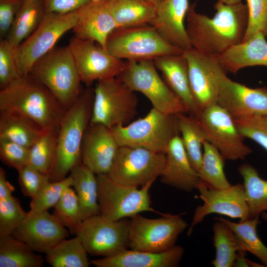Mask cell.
<instances>
[{
    "label": "cell",
    "mask_w": 267,
    "mask_h": 267,
    "mask_svg": "<svg viewBox=\"0 0 267 267\" xmlns=\"http://www.w3.org/2000/svg\"><path fill=\"white\" fill-rule=\"evenodd\" d=\"M126 62L125 68L116 77L132 90L144 95L152 107L168 114L189 113L186 105L159 76L153 60Z\"/></svg>",
    "instance_id": "52a82bcc"
},
{
    "label": "cell",
    "mask_w": 267,
    "mask_h": 267,
    "mask_svg": "<svg viewBox=\"0 0 267 267\" xmlns=\"http://www.w3.org/2000/svg\"><path fill=\"white\" fill-rule=\"evenodd\" d=\"M12 236H0V267H41L44 259Z\"/></svg>",
    "instance_id": "1f68e13d"
},
{
    "label": "cell",
    "mask_w": 267,
    "mask_h": 267,
    "mask_svg": "<svg viewBox=\"0 0 267 267\" xmlns=\"http://www.w3.org/2000/svg\"><path fill=\"white\" fill-rule=\"evenodd\" d=\"M197 118L205 130L207 140L220 151L224 160H243L252 150L244 143L233 118L222 107L213 104Z\"/></svg>",
    "instance_id": "9a60e30c"
},
{
    "label": "cell",
    "mask_w": 267,
    "mask_h": 267,
    "mask_svg": "<svg viewBox=\"0 0 267 267\" xmlns=\"http://www.w3.org/2000/svg\"><path fill=\"white\" fill-rule=\"evenodd\" d=\"M190 5L186 16V30L192 47L203 53L219 57L243 41L248 23L246 4H226L218 1L214 17L196 12Z\"/></svg>",
    "instance_id": "6da1fadb"
},
{
    "label": "cell",
    "mask_w": 267,
    "mask_h": 267,
    "mask_svg": "<svg viewBox=\"0 0 267 267\" xmlns=\"http://www.w3.org/2000/svg\"><path fill=\"white\" fill-rule=\"evenodd\" d=\"M165 154V166L160 176L161 182L187 192L196 188L200 181L198 174L189 162L179 135L171 140Z\"/></svg>",
    "instance_id": "cb8c5ba5"
},
{
    "label": "cell",
    "mask_w": 267,
    "mask_h": 267,
    "mask_svg": "<svg viewBox=\"0 0 267 267\" xmlns=\"http://www.w3.org/2000/svg\"><path fill=\"white\" fill-rule=\"evenodd\" d=\"M13 186L7 180L6 173L0 168V200L7 198L12 195L14 191Z\"/></svg>",
    "instance_id": "681fc988"
},
{
    "label": "cell",
    "mask_w": 267,
    "mask_h": 267,
    "mask_svg": "<svg viewBox=\"0 0 267 267\" xmlns=\"http://www.w3.org/2000/svg\"><path fill=\"white\" fill-rule=\"evenodd\" d=\"M119 147L111 128L89 123L82 143V163L96 175L107 174Z\"/></svg>",
    "instance_id": "ffe728a7"
},
{
    "label": "cell",
    "mask_w": 267,
    "mask_h": 267,
    "mask_svg": "<svg viewBox=\"0 0 267 267\" xmlns=\"http://www.w3.org/2000/svg\"><path fill=\"white\" fill-rule=\"evenodd\" d=\"M72 186L69 176L58 181H49L32 198L28 215L31 216L54 207L67 188Z\"/></svg>",
    "instance_id": "ab89813d"
},
{
    "label": "cell",
    "mask_w": 267,
    "mask_h": 267,
    "mask_svg": "<svg viewBox=\"0 0 267 267\" xmlns=\"http://www.w3.org/2000/svg\"><path fill=\"white\" fill-rule=\"evenodd\" d=\"M77 19V10L65 14L45 13L37 28L15 49L21 76L28 75L34 64L53 48L63 34L72 30Z\"/></svg>",
    "instance_id": "8fae6325"
},
{
    "label": "cell",
    "mask_w": 267,
    "mask_h": 267,
    "mask_svg": "<svg viewBox=\"0 0 267 267\" xmlns=\"http://www.w3.org/2000/svg\"><path fill=\"white\" fill-rule=\"evenodd\" d=\"M203 155L201 168L198 172L200 180L214 189L229 187L231 184L225 175L224 158L220 151L208 140L203 144Z\"/></svg>",
    "instance_id": "d590c367"
},
{
    "label": "cell",
    "mask_w": 267,
    "mask_h": 267,
    "mask_svg": "<svg viewBox=\"0 0 267 267\" xmlns=\"http://www.w3.org/2000/svg\"><path fill=\"white\" fill-rule=\"evenodd\" d=\"M105 49L119 59L136 61L183 52L167 43L149 24L116 28L107 37Z\"/></svg>",
    "instance_id": "8992f818"
},
{
    "label": "cell",
    "mask_w": 267,
    "mask_h": 267,
    "mask_svg": "<svg viewBox=\"0 0 267 267\" xmlns=\"http://www.w3.org/2000/svg\"><path fill=\"white\" fill-rule=\"evenodd\" d=\"M213 241L216 256L212 264L215 267L233 266L240 248L234 232L225 223L216 220L213 226Z\"/></svg>",
    "instance_id": "8d00e7d4"
},
{
    "label": "cell",
    "mask_w": 267,
    "mask_h": 267,
    "mask_svg": "<svg viewBox=\"0 0 267 267\" xmlns=\"http://www.w3.org/2000/svg\"><path fill=\"white\" fill-rule=\"evenodd\" d=\"M238 171L243 179L250 218L267 212V180L262 179L256 169L247 163L241 165Z\"/></svg>",
    "instance_id": "836d02e7"
},
{
    "label": "cell",
    "mask_w": 267,
    "mask_h": 267,
    "mask_svg": "<svg viewBox=\"0 0 267 267\" xmlns=\"http://www.w3.org/2000/svg\"><path fill=\"white\" fill-rule=\"evenodd\" d=\"M196 188L203 204L198 206L195 210L187 232L188 236L190 235L195 225L211 214L239 219L240 222L251 219L243 184L237 183L226 188L214 189L200 180Z\"/></svg>",
    "instance_id": "e0dca14e"
},
{
    "label": "cell",
    "mask_w": 267,
    "mask_h": 267,
    "mask_svg": "<svg viewBox=\"0 0 267 267\" xmlns=\"http://www.w3.org/2000/svg\"><path fill=\"white\" fill-rule=\"evenodd\" d=\"M29 149L17 143L0 137V158L8 167L18 171L28 164Z\"/></svg>",
    "instance_id": "bcb514c9"
},
{
    "label": "cell",
    "mask_w": 267,
    "mask_h": 267,
    "mask_svg": "<svg viewBox=\"0 0 267 267\" xmlns=\"http://www.w3.org/2000/svg\"><path fill=\"white\" fill-rule=\"evenodd\" d=\"M91 0L92 1H94V2H105V1H107L109 0Z\"/></svg>",
    "instance_id": "db71d44e"
},
{
    "label": "cell",
    "mask_w": 267,
    "mask_h": 267,
    "mask_svg": "<svg viewBox=\"0 0 267 267\" xmlns=\"http://www.w3.org/2000/svg\"><path fill=\"white\" fill-rule=\"evenodd\" d=\"M66 110L45 86L29 74L0 91V111L18 113L45 130L58 128Z\"/></svg>",
    "instance_id": "7a4b0ae2"
},
{
    "label": "cell",
    "mask_w": 267,
    "mask_h": 267,
    "mask_svg": "<svg viewBox=\"0 0 267 267\" xmlns=\"http://www.w3.org/2000/svg\"><path fill=\"white\" fill-rule=\"evenodd\" d=\"M53 208L55 219L70 233L76 235L83 220L75 191L71 187L67 188Z\"/></svg>",
    "instance_id": "f35d334b"
},
{
    "label": "cell",
    "mask_w": 267,
    "mask_h": 267,
    "mask_svg": "<svg viewBox=\"0 0 267 267\" xmlns=\"http://www.w3.org/2000/svg\"><path fill=\"white\" fill-rule=\"evenodd\" d=\"M218 57L225 71L233 74L247 67L267 66L266 37L258 33L247 41L232 46Z\"/></svg>",
    "instance_id": "484cf974"
},
{
    "label": "cell",
    "mask_w": 267,
    "mask_h": 267,
    "mask_svg": "<svg viewBox=\"0 0 267 267\" xmlns=\"http://www.w3.org/2000/svg\"><path fill=\"white\" fill-rule=\"evenodd\" d=\"M189 6L188 0H163L149 24L167 43L183 51L192 48L184 24Z\"/></svg>",
    "instance_id": "44dd1931"
},
{
    "label": "cell",
    "mask_w": 267,
    "mask_h": 267,
    "mask_svg": "<svg viewBox=\"0 0 267 267\" xmlns=\"http://www.w3.org/2000/svg\"><path fill=\"white\" fill-rule=\"evenodd\" d=\"M99 215L103 218L118 221L142 212L159 213L151 207L149 189L155 180H152L140 189L125 185L112 180L107 174L96 175Z\"/></svg>",
    "instance_id": "9c48e42d"
},
{
    "label": "cell",
    "mask_w": 267,
    "mask_h": 267,
    "mask_svg": "<svg viewBox=\"0 0 267 267\" xmlns=\"http://www.w3.org/2000/svg\"><path fill=\"white\" fill-rule=\"evenodd\" d=\"M248 18L242 42L258 33L267 37V0H246Z\"/></svg>",
    "instance_id": "7bdbcfd3"
},
{
    "label": "cell",
    "mask_w": 267,
    "mask_h": 267,
    "mask_svg": "<svg viewBox=\"0 0 267 267\" xmlns=\"http://www.w3.org/2000/svg\"><path fill=\"white\" fill-rule=\"evenodd\" d=\"M129 230L130 221H111L99 214L83 220L76 235L89 254L104 258L128 249Z\"/></svg>",
    "instance_id": "4fadbf2b"
},
{
    "label": "cell",
    "mask_w": 267,
    "mask_h": 267,
    "mask_svg": "<svg viewBox=\"0 0 267 267\" xmlns=\"http://www.w3.org/2000/svg\"><path fill=\"white\" fill-rule=\"evenodd\" d=\"M24 0H0V36L6 38Z\"/></svg>",
    "instance_id": "7dc6e473"
},
{
    "label": "cell",
    "mask_w": 267,
    "mask_h": 267,
    "mask_svg": "<svg viewBox=\"0 0 267 267\" xmlns=\"http://www.w3.org/2000/svg\"><path fill=\"white\" fill-rule=\"evenodd\" d=\"M69 234V231L47 210L28 215L11 235L26 244L35 252L45 254Z\"/></svg>",
    "instance_id": "ac0fdd59"
},
{
    "label": "cell",
    "mask_w": 267,
    "mask_h": 267,
    "mask_svg": "<svg viewBox=\"0 0 267 267\" xmlns=\"http://www.w3.org/2000/svg\"><path fill=\"white\" fill-rule=\"evenodd\" d=\"M107 2L117 28L149 24L156 8V5L146 0H109Z\"/></svg>",
    "instance_id": "f1b7e54d"
},
{
    "label": "cell",
    "mask_w": 267,
    "mask_h": 267,
    "mask_svg": "<svg viewBox=\"0 0 267 267\" xmlns=\"http://www.w3.org/2000/svg\"><path fill=\"white\" fill-rule=\"evenodd\" d=\"M188 67L191 94L199 113L217 103L220 86L226 77L218 57L193 48L183 51Z\"/></svg>",
    "instance_id": "5bb4252c"
},
{
    "label": "cell",
    "mask_w": 267,
    "mask_h": 267,
    "mask_svg": "<svg viewBox=\"0 0 267 267\" xmlns=\"http://www.w3.org/2000/svg\"><path fill=\"white\" fill-rule=\"evenodd\" d=\"M217 104L233 119L255 114L267 115V87L248 88L226 76L221 82Z\"/></svg>",
    "instance_id": "d6986e66"
},
{
    "label": "cell",
    "mask_w": 267,
    "mask_h": 267,
    "mask_svg": "<svg viewBox=\"0 0 267 267\" xmlns=\"http://www.w3.org/2000/svg\"><path fill=\"white\" fill-rule=\"evenodd\" d=\"M241 134L258 143L267 151V115L255 114L233 119Z\"/></svg>",
    "instance_id": "b9f144b4"
},
{
    "label": "cell",
    "mask_w": 267,
    "mask_h": 267,
    "mask_svg": "<svg viewBox=\"0 0 267 267\" xmlns=\"http://www.w3.org/2000/svg\"><path fill=\"white\" fill-rule=\"evenodd\" d=\"M259 216L236 223L222 217L216 218L229 226L235 233L240 251L249 252L258 258L267 267V247L259 237L257 227Z\"/></svg>",
    "instance_id": "e575fe53"
},
{
    "label": "cell",
    "mask_w": 267,
    "mask_h": 267,
    "mask_svg": "<svg viewBox=\"0 0 267 267\" xmlns=\"http://www.w3.org/2000/svg\"><path fill=\"white\" fill-rule=\"evenodd\" d=\"M45 129L18 113L0 111V137L30 148Z\"/></svg>",
    "instance_id": "83f0119b"
},
{
    "label": "cell",
    "mask_w": 267,
    "mask_h": 267,
    "mask_svg": "<svg viewBox=\"0 0 267 267\" xmlns=\"http://www.w3.org/2000/svg\"><path fill=\"white\" fill-rule=\"evenodd\" d=\"M153 61L166 84L186 105L189 114L197 118L200 113L191 94L188 63L183 53L163 55Z\"/></svg>",
    "instance_id": "d4e9b609"
},
{
    "label": "cell",
    "mask_w": 267,
    "mask_h": 267,
    "mask_svg": "<svg viewBox=\"0 0 267 267\" xmlns=\"http://www.w3.org/2000/svg\"><path fill=\"white\" fill-rule=\"evenodd\" d=\"M181 215L164 214L162 218L153 219L140 214L133 216L130 220L129 247L156 253L173 248L188 226Z\"/></svg>",
    "instance_id": "30bf717a"
},
{
    "label": "cell",
    "mask_w": 267,
    "mask_h": 267,
    "mask_svg": "<svg viewBox=\"0 0 267 267\" xmlns=\"http://www.w3.org/2000/svg\"><path fill=\"white\" fill-rule=\"evenodd\" d=\"M111 129L119 146L164 153L171 140L180 134L176 114H165L153 107L143 118Z\"/></svg>",
    "instance_id": "5b68a950"
},
{
    "label": "cell",
    "mask_w": 267,
    "mask_h": 267,
    "mask_svg": "<svg viewBox=\"0 0 267 267\" xmlns=\"http://www.w3.org/2000/svg\"><path fill=\"white\" fill-rule=\"evenodd\" d=\"M77 11L74 36L96 42L105 48L107 37L117 28L107 2L91 1Z\"/></svg>",
    "instance_id": "7402d4cb"
},
{
    "label": "cell",
    "mask_w": 267,
    "mask_h": 267,
    "mask_svg": "<svg viewBox=\"0 0 267 267\" xmlns=\"http://www.w3.org/2000/svg\"><path fill=\"white\" fill-rule=\"evenodd\" d=\"M88 252L77 235L64 239L45 253L46 262L53 267H88L90 264Z\"/></svg>",
    "instance_id": "d6a6232c"
},
{
    "label": "cell",
    "mask_w": 267,
    "mask_h": 267,
    "mask_svg": "<svg viewBox=\"0 0 267 267\" xmlns=\"http://www.w3.org/2000/svg\"><path fill=\"white\" fill-rule=\"evenodd\" d=\"M59 127L45 130L29 148L28 164L49 177L55 157Z\"/></svg>",
    "instance_id": "74e56055"
},
{
    "label": "cell",
    "mask_w": 267,
    "mask_h": 267,
    "mask_svg": "<svg viewBox=\"0 0 267 267\" xmlns=\"http://www.w3.org/2000/svg\"><path fill=\"white\" fill-rule=\"evenodd\" d=\"M70 172L71 186L75 189L83 220L99 215L96 175L83 163L74 167Z\"/></svg>",
    "instance_id": "4316f807"
},
{
    "label": "cell",
    "mask_w": 267,
    "mask_h": 267,
    "mask_svg": "<svg viewBox=\"0 0 267 267\" xmlns=\"http://www.w3.org/2000/svg\"><path fill=\"white\" fill-rule=\"evenodd\" d=\"M18 199L11 196L0 200V236L10 235L27 218Z\"/></svg>",
    "instance_id": "60d3db41"
},
{
    "label": "cell",
    "mask_w": 267,
    "mask_h": 267,
    "mask_svg": "<svg viewBox=\"0 0 267 267\" xmlns=\"http://www.w3.org/2000/svg\"><path fill=\"white\" fill-rule=\"evenodd\" d=\"M16 47L6 39H1L0 42V88L6 87L20 75L15 57Z\"/></svg>",
    "instance_id": "ee69618b"
},
{
    "label": "cell",
    "mask_w": 267,
    "mask_h": 267,
    "mask_svg": "<svg viewBox=\"0 0 267 267\" xmlns=\"http://www.w3.org/2000/svg\"><path fill=\"white\" fill-rule=\"evenodd\" d=\"M183 145L193 168L198 173L201 166L203 142L207 134L199 119L186 113L176 114Z\"/></svg>",
    "instance_id": "f546056e"
},
{
    "label": "cell",
    "mask_w": 267,
    "mask_h": 267,
    "mask_svg": "<svg viewBox=\"0 0 267 267\" xmlns=\"http://www.w3.org/2000/svg\"><path fill=\"white\" fill-rule=\"evenodd\" d=\"M45 13L43 0H24L6 38L17 47L37 28Z\"/></svg>",
    "instance_id": "4dcf8cb0"
},
{
    "label": "cell",
    "mask_w": 267,
    "mask_h": 267,
    "mask_svg": "<svg viewBox=\"0 0 267 267\" xmlns=\"http://www.w3.org/2000/svg\"><path fill=\"white\" fill-rule=\"evenodd\" d=\"M146 0L153 3L154 4L157 6L163 0Z\"/></svg>",
    "instance_id": "816d5d0a"
},
{
    "label": "cell",
    "mask_w": 267,
    "mask_h": 267,
    "mask_svg": "<svg viewBox=\"0 0 267 267\" xmlns=\"http://www.w3.org/2000/svg\"><path fill=\"white\" fill-rule=\"evenodd\" d=\"M94 92L90 123L110 128L126 126L137 114L138 100L134 91L117 77L98 81Z\"/></svg>",
    "instance_id": "ba28073f"
},
{
    "label": "cell",
    "mask_w": 267,
    "mask_h": 267,
    "mask_svg": "<svg viewBox=\"0 0 267 267\" xmlns=\"http://www.w3.org/2000/svg\"><path fill=\"white\" fill-rule=\"evenodd\" d=\"M166 154L145 148L120 146L107 175L120 184L138 187L160 177Z\"/></svg>",
    "instance_id": "7c38bea8"
},
{
    "label": "cell",
    "mask_w": 267,
    "mask_h": 267,
    "mask_svg": "<svg viewBox=\"0 0 267 267\" xmlns=\"http://www.w3.org/2000/svg\"><path fill=\"white\" fill-rule=\"evenodd\" d=\"M81 82L88 87L95 81L116 77L126 61L119 59L94 42L72 37L68 44Z\"/></svg>",
    "instance_id": "2e32d148"
},
{
    "label": "cell",
    "mask_w": 267,
    "mask_h": 267,
    "mask_svg": "<svg viewBox=\"0 0 267 267\" xmlns=\"http://www.w3.org/2000/svg\"><path fill=\"white\" fill-rule=\"evenodd\" d=\"M226 4H235L242 2V0H218Z\"/></svg>",
    "instance_id": "f907efd6"
},
{
    "label": "cell",
    "mask_w": 267,
    "mask_h": 267,
    "mask_svg": "<svg viewBox=\"0 0 267 267\" xmlns=\"http://www.w3.org/2000/svg\"><path fill=\"white\" fill-rule=\"evenodd\" d=\"M29 75L45 86L66 110L82 91L81 78L68 45L54 46L34 64Z\"/></svg>",
    "instance_id": "277c9868"
},
{
    "label": "cell",
    "mask_w": 267,
    "mask_h": 267,
    "mask_svg": "<svg viewBox=\"0 0 267 267\" xmlns=\"http://www.w3.org/2000/svg\"><path fill=\"white\" fill-rule=\"evenodd\" d=\"M262 218L267 222V212H264L261 214Z\"/></svg>",
    "instance_id": "f5cc1de1"
},
{
    "label": "cell",
    "mask_w": 267,
    "mask_h": 267,
    "mask_svg": "<svg viewBox=\"0 0 267 267\" xmlns=\"http://www.w3.org/2000/svg\"><path fill=\"white\" fill-rule=\"evenodd\" d=\"M94 89L88 87L65 114L59 126L55 157L49 174L50 181L65 178L68 173L82 163L81 146L85 131L91 118Z\"/></svg>",
    "instance_id": "3957f363"
},
{
    "label": "cell",
    "mask_w": 267,
    "mask_h": 267,
    "mask_svg": "<svg viewBox=\"0 0 267 267\" xmlns=\"http://www.w3.org/2000/svg\"><path fill=\"white\" fill-rule=\"evenodd\" d=\"M46 13L65 14L77 10L91 0H43Z\"/></svg>",
    "instance_id": "c3c4849f"
},
{
    "label": "cell",
    "mask_w": 267,
    "mask_h": 267,
    "mask_svg": "<svg viewBox=\"0 0 267 267\" xmlns=\"http://www.w3.org/2000/svg\"><path fill=\"white\" fill-rule=\"evenodd\" d=\"M184 251L179 245L158 253L127 249L116 255L90 262L97 267H176Z\"/></svg>",
    "instance_id": "603a6c76"
},
{
    "label": "cell",
    "mask_w": 267,
    "mask_h": 267,
    "mask_svg": "<svg viewBox=\"0 0 267 267\" xmlns=\"http://www.w3.org/2000/svg\"><path fill=\"white\" fill-rule=\"evenodd\" d=\"M17 172L18 182L23 194L31 198L50 181L48 175L40 172L29 164Z\"/></svg>",
    "instance_id": "f6af8a7d"
}]
</instances>
